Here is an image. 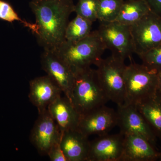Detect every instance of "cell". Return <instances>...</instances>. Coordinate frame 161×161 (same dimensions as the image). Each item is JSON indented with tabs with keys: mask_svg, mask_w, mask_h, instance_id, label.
Here are the masks:
<instances>
[{
	"mask_svg": "<svg viewBox=\"0 0 161 161\" xmlns=\"http://www.w3.org/2000/svg\"><path fill=\"white\" fill-rule=\"evenodd\" d=\"M75 6L73 0H31L30 2L36 25L34 35L43 50H56L65 41V30Z\"/></svg>",
	"mask_w": 161,
	"mask_h": 161,
	"instance_id": "1",
	"label": "cell"
},
{
	"mask_svg": "<svg viewBox=\"0 0 161 161\" xmlns=\"http://www.w3.org/2000/svg\"><path fill=\"white\" fill-rule=\"evenodd\" d=\"M71 101L82 116L105 105L109 99L101 86L96 69L92 67L75 72Z\"/></svg>",
	"mask_w": 161,
	"mask_h": 161,
	"instance_id": "2",
	"label": "cell"
},
{
	"mask_svg": "<svg viewBox=\"0 0 161 161\" xmlns=\"http://www.w3.org/2000/svg\"><path fill=\"white\" fill-rule=\"evenodd\" d=\"M106 49L98 31L95 30L77 42L65 41L54 51L75 73L95 65Z\"/></svg>",
	"mask_w": 161,
	"mask_h": 161,
	"instance_id": "3",
	"label": "cell"
},
{
	"mask_svg": "<svg viewBox=\"0 0 161 161\" xmlns=\"http://www.w3.org/2000/svg\"><path fill=\"white\" fill-rule=\"evenodd\" d=\"M124 78L125 97L123 105L136 106L157 95V72L143 64L131 62L126 66Z\"/></svg>",
	"mask_w": 161,
	"mask_h": 161,
	"instance_id": "4",
	"label": "cell"
},
{
	"mask_svg": "<svg viewBox=\"0 0 161 161\" xmlns=\"http://www.w3.org/2000/svg\"><path fill=\"white\" fill-rule=\"evenodd\" d=\"M125 61L112 54L108 58H102L95 65L98 79L107 97L117 106L124 104L125 97L124 74L126 65Z\"/></svg>",
	"mask_w": 161,
	"mask_h": 161,
	"instance_id": "5",
	"label": "cell"
},
{
	"mask_svg": "<svg viewBox=\"0 0 161 161\" xmlns=\"http://www.w3.org/2000/svg\"><path fill=\"white\" fill-rule=\"evenodd\" d=\"M134 53L138 56L161 43V17L150 11L130 25Z\"/></svg>",
	"mask_w": 161,
	"mask_h": 161,
	"instance_id": "6",
	"label": "cell"
},
{
	"mask_svg": "<svg viewBox=\"0 0 161 161\" xmlns=\"http://www.w3.org/2000/svg\"><path fill=\"white\" fill-rule=\"evenodd\" d=\"M107 49L125 60L133 51L130 26L116 21L101 22L97 30Z\"/></svg>",
	"mask_w": 161,
	"mask_h": 161,
	"instance_id": "7",
	"label": "cell"
},
{
	"mask_svg": "<svg viewBox=\"0 0 161 161\" xmlns=\"http://www.w3.org/2000/svg\"><path fill=\"white\" fill-rule=\"evenodd\" d=\"M61 133L48 110L39 114L30 136L32 144L41 155H47L52 147L60 143Z\"/></svg>",
	"mask_w": 161,
	"mask_h": 161,
	"instance_id": "8",
	"label": "cell"
},
{
	"mask_svg": "<svg viewBox=\"0 0 161 161\" xmlns=\"http://www.w3.org/2000/svg\"><path fill=\"white\" fill-rule=\"evenodd\" d=\"M41 67L71 101L75 80V73L55 51L43 50L41 55Z\"/></svg>",
	"mask_w": 161,
	"mask_h": 161,
	"instance_id": "9",
	"label": "cell"
},
{
	"mask_svg": "<svg viewBox=\"0 0 161 161\" xmlns=\"http://www.w3.org/2000/svg\"><path fill=\"white\" fill-rule=\"evenodd\" d=\"M118 121L117 125L124 135L134 134L147 140L156 149V136L143 116L136 106H117Z\"/></svg>",
	"mask_w": 161,
	"mask_h": 161,
	"instance_id": "10",
	"label": "cell"
},
{
	"mask_svg": "<svg viewBox=\"0 0 161 161\" xmlns=\"http://www.w3.org/2000/svg\"><path fill=\"white\" fill-rule=\"evenodd\" d=\"M117 112L103 106L80 116L78 129L87 137L108 134L118 125Z\"/></svg>",
	"mask_w": 161,
	"mask_h": 161,
	"instance_id": "11",
	"label": "cell"
},
{
	"mask_svg": "<svg viewBox=\"0 0 161 161\" xmlns=\"http://www.w3.org/2000/svg\"><path fill=\"white\" fill-rule=\"evenodd\" d=\"M124 139L120 132L98 136L90 142L88 161H121Z\"/></svg>",
	"mask_w": 161,
	"mask_h": 161,
	"instance_id": "12",
	"label": "cell"
},
{
	"mask_svg": "<svg viewBox=\"0 0 161 161\" xmlns=\"http://www.w3.org/2000/svg\"><path fill=\"white\" fill-rule=\"evenodd\" d=\"M29 86V100L37 108L39 114L47 110L49 105L61 96L62 93L57 84L47 75L31 80Z\"/></svg>",
	"mask_w": 161,
	"mask_h": 161,
	"instance_id": "13",
	"label": "cell"
},
{
	"mask_svg": "<svg viewBox=\"0 0 161 161\" xmlns=\"http://www.w3.org/2000/svg\"><path fill=\"white\" fill-rule=\"evenodd\" d=\"M146 139L134 134L124 135L121 161H155L158 152Z\"/></svg>",
	"mask_w": 161,
	"mask_h": 161,
	"instance_id": "14",
	"label": "cell"
},
{
	"mask_svg": "<svg viewBox=\"0 0 161 161\" xmlns=\"http://www.w3.org/2000/svg\"><path fill=\"white\" fill-rule=\"evenodd\" d=\"M47 110L58 124L61 133L78 129L80 115L65 95L57 98L49 105Z\"/></svg>",
	"mask_w": 161,
	"mask_h": 161,
	"instance_id": "15",
	"label": "cell"
},
{
	"mask_svg": "<svg viewBox=\"0 0 161 161\" xmlns=\"http://www.w3.org/2000/svg\"><path fill=\"white\" fill-rule=\"evenodd\" d=\"M88 138L77 130L61 133L60 146L68 161H88L90 148Z\"/></svg>",
	"mask_w": 161,
	"mask_h": 161,
	"instance_id": "16",
	"label": "cell"
},
{
	"mask_svg": "<svg viewBox=\"0 0 161 161\" xmlns=\"http://www.w3.org/2000/svg\"><path fill=\"white\" fill-rule=\"evenodd\" d=\"M151 11L145 0H124L115 21L125 25H132Z\"/></svg>",
	"mask_w": 161,
	"mask_h": 161,
	"instance_id": "17",
	"label": "cell"
},
{
	"mask_svg": "<svg viewBox=\"0 0 161 161\" xmlns=\"http://www.w3.org/2000/svg\"><path fill=\"white\" fill-rule=\"evenodd\" d=\"M156 137L161 140V98L155 97L136 106Z\"/></svg>",
	"mask_w": 161,
	"mask_h": 161,
	"instance_id": "18",
	"label": "cell"
},
{
	"mask_svg": "<svg viewBox=\"0 0 161 161\" xmlns=\"http://www.w3.org/2000/svg\"><path fill=\"white\" fill-rule=\"evenodd\" d=\"M93 22L76 15L69 22L65 32V41L75 42L84 39L92 31Z\"/></svg>",
	"mask_w": 161,
	"mask_h": 161,
	"instance_id": "19",
	"label": "cell"
},
{
	"mask_svg": "<svg viewBox=\"0 0 161 161\" xmlns=\"http://www.w3.org/2000/svg\"><path fill=\"white\" fill-rule=\"evenodd\" d=\"M124 0H98L97 17L101 22L115 21Z\"/></svg>",
	"mask_w": 161,
	"mask_h": 161,
	"instance_id": "20",
	"label": "cell"
},
{
	"mask_svg": "<svg viewBox=\"0 0 161 161\" xmlns=\"http://www.w3.org/2000/svg\"><path fill=\"white\" fill-rule=\"evenodd\" d=\"M0 20L11 23L19 22L29 29L33 34L35 35L36 32V23L22 19L11 4L5 0H0Z\"/></svg>",
	"mask_w": 161,
	"mask_h": 161,
	"instance_id": "21",
	"label": "cell"
},
{
	"mask_svg": "<svg viewBox=\"0 0 161 161\" xmlns=\"http://www.w3.org/2000/svg\"><path fill=\"white\" fill-rule=\"evenodd\" d=\"M98 0H78L75 6L74 12L91 22L98 20Z\"/></svg>",
	"mask_w": 161,
	"mask_h": 161,
	"instance_id": "22",
	"label": "cell"
},
{
	"mask_svg": "<svg viewBox=\"0 0 161 161\" xmlns=\"http://www.w3.org/2000/svg\"><path fill=\"white\" fill-rule=\"evenodd\" d=\"M139 57L142 64L149 69L159 71L161 69V43Z\"/></svg>",
	"mask_w": 161,
	"mask_h": 161,
	"instance_id": "23",
	"label": "cell"
},
{
	"mask_svg": "<svg viewBox=\"0 0 161 161\" xmlns=\"http://www.w3.org/2000/svg\"><path fill=\"white\" fill-rule=\"evenodd\" d=\"M47 156L51 161H68L60 147V143L52 147Z\"/></svg>",
	"mask_w": 161,
	"mask_h": 161,
	"instance_id": "24",
	"label": "cell"
},
{
	"mask_svg": "<svg viewBox=\"0 0 161 161\" xmlns=\"http://www.w3.org/2000/svg\"><path fill=\"white\" fill-rule=\"evenodd\" d=\"M150 10L161 17V0H145Z\"/></svg>",
	"mask_w": 161,
	"mask_h": 161,
	"instance_id": "25",
	"label": "cell"
},
{
	"mask_svg": "<svg viewBox=\"0 0 161 161\" xmlns=\"http://www.w3.org/2000/svg\"><path fill=\"white\" fill-rule=\"evenodd\" d=\"M158 80V94L161 97V69L157 72Z\"/></svg>",
	"mask_w": 161,
	"mask_h": 161,
	"instance_id": "26",
	"label": "cell"
},
{
	"mask_svg": "<svg viewBox=\"0 0 161 161\" xmlns=\"http://www.w3.org/2000/svg\"><path fill=\"white\" fill-rule=\"evenodd\" d=\"M158 160L161 161V152H159V155Z\"/></svg>",
	"mask_w": 161,
	"mask_h": 161,
	"instance_id": "27",
	"label": "cell"
},
{
	"mask_svg": "<svg viewBox=\"0 0 161 161\" xmlns=\"http://www.w3.org/2000/svg\"><path fill=\"white\" fill-rule=\"evenodd\" d=\"M159 96H160V95H159ZM160 97H161V96H160Z\"/></svg>",
	"mask_w": 161,
	"mask_h": 161,
	"instance_id": "28",
	"label": "cell"
}]
</instances>
